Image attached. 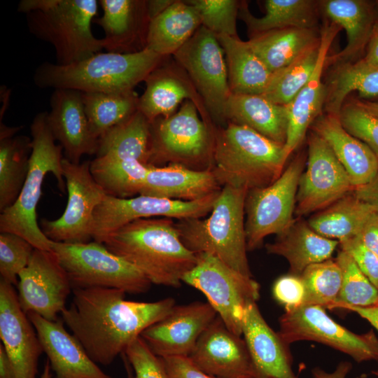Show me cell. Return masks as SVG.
Masks as SVG:
<instances>
[{
	"label": "cell",
	"mask_w": 378,
	"mask_h": 378,
	"mask_svg": "<svg viewBox=\"0 0 378 378\" xmlns=\"http://www.w3.org/2000/svg\"><path fill=\"white\" fill-rule=\"evenodd\" d=\"M305 164L298 154L270 185L248 190L245 200L248 251L259 248L265 238L279 235L293 222L299 181Z\"/></svg>",
	"instance_id": "11"
},
{
	"label": "cell",
	"mask_w": 378,
	"mask_h": 378,
	"mask_svg": "<svg viewBox=\"0 0 378 378\" xmlns=\"http://www.w3.org/2000/svg\"><path fill=\"white\" fill-rule=\"evenodd\" d=\"M34 248L16 234L0 232L1 279L18 286V275L28 265Z\"/></svg>",
	"instance_id": "46"
},
{
	"label": "cell",
	"mask_w": 378,
	"mask_h": 378,
	"mask_svg": "<svg viewBox=\"0 0 378 378\" xmlns=\"http://www.w3.org/2000/svg\"><path fill=\"white\" fill-rule=\"evenodd\" d=\"M338 117L343 127L365 143L378 158V117L368 112L357 99L344 104Z\"/></svg>",
	"instance_id": "47"
},
{
	"label": "cell",
	"mask_w": 378,
	"mask_h": 378,
	"mask_svg": "<svg viewBox=\"0 0 378 378\" xmlns=\"http://www.w3.org/2000/svg\"><path fill=\"white\" fill-rule=\"evenodd\" d=\"M218 316L209 302L175 305L141 335L160 358L189 357L204 331Z\"/></svg>",
	"instance_id": "18"
},
{
	"label": "cell",
	"mask_w": 378,
	"mask_h": 378,
	"mask_svg": "<svg viewBox=\"0 0 378 378\" xmlns=\"http://www.w3.org/2000/svg\"><path fill=\"white\" fill-rule=\"evenodd\" d=\"M160 358L169 378H214L197 368L188 357Z\"/></svg>",
	"instance_id": "51"
},
{
	"label": "cell",
	"mask_w": 378,
	"mask_h": 378,
	"mask_svg": "<svg viewBox=\"0 0 378 378\" xmlns=\"http://www.w3.org/2000/svg\"><path fill=\"white\" fill-rule=\"evenodd\" d=\"M197 11L202 26L216 36L227 35L238 37L236 27L239 3L234 0L187 1Z\"/></svg>",
	"instance_id": "45"
},
{
	"label": "cell",
	"mask_w": 378,
	"mask_h": 378,
	"mask_svg": "<svg viewBox=\"0 0 378 378\" xmlns=\"http://www.w3.org/2000/svg\"><path fill=\"white\" fill-rule=\"evenodd\" d=\"M85 111L97 139L138 110L134 90L125 92H82Z\"/></svg>",
	"instance_id": "41"
},
{
	"label": "cell",
	"mask_w": 378,
	"mask_h": 378,
	"mask_svg": "<svg viewBox=\"0 0 378 378\" xmlns=\"http://www.w3.org/2000/svg\"><path fill=\"white\" fill-rule=\"evenodd\" d=\"M197 109L193 101L187 99L172 115L150 122L148 164H178L196 171L211 170L215 127L200 118Z\"/></svg>",
	"instance_id": "8"
},
{
	"label": "cell",
	"mask_w": 378,
	"mask_h": 378,
	"mask_svg": "<svg viewBox=\"0 0 378 378\" xmlns=\"http://www.w3.org/2000/svg\"><path fill=\"white\" fill-rule=\"evenodd\" d=\"M221 188L211 170L196 171L178 164L150 165L139 195L195 201Z\"/></svg>",
	"instance_id": "27"
},
{
	"label": "cell",
	"mask_w": 378,
	"mask_h": 378,
	"mask_svg": "<svg viewBox=\"0 0 378 378\" xmlns=\"http://www.w3.org/2000/svg\"><path fill=\"white\" fill-rule=\"evenodd\" d=\"M352 368L350 362H340L332 372H328L319 367H316L312 370L313 378H346Z\"/></svg>",
	"instance_id": "54"
},
{
	"label": "cell",
	"mask_w": 378,
	"mask_h": 378,
	"mask_svg": "<svg viewBox=\"0 0 378 378\" xmlns=\"http://www.w3.org/2000/svg\"><path fill=\"white\" fill-rule=\"evenodd\" d=\"M220 191L195 201L146 195L118 198L106 195L93 214L92 239L102 244L110 234L140 218L155 216L175 220L204 218L211 212Z\"/></svg>",
	"instance_id": "14"
},
{
	"label": "cell",
	"mask_w": 378,
	"mask_h": 378,
	"mask_svg": "<svg viewBox=\"0 0 378 378\" xmlns=\"http://www.w3.org/2000/svg\"><path fill=\"white\" fill-rule=\"evenodd\" d=\"M62 168L68 192L66 209L57 219L41 220L40 227L52 241L90 242L94 211L106 193L93 178L90 161L76 164L63 158Z\"/></svg>",
	"instance_id": "15"
},
{
	"label": "cell",
	"mask_w": 378,
	"mask_h": 378,
	"mask_svg": "<svg viewBox=\"0 0 378 378\" xmlns=\"http://www.w3.org/2000/svg\"><path fill=\"white\" fill-rule=\"evenodd\" d=\"M341 29L332 22L323 26L320 32L316 66L307 83L287 105L288 125L285 150L288 157L300 145L308 128L322 114L326 99V85L322 82V74L330 47Z\"/></svg>",
	"instance_id": "24"
},
{
	"label": "cell",
	"mask_w": 378,
	"mask_h": 378,
	"mask_svg": "<svg viewBox=\"0 0 378 378\" xmlns=\"http://www.w3.org/2000/svg\"><path fill=\"white\" fill-rule=\"evenodd\" d=\"M27 315L36 330L54 378H112L66 330L62 318L52 321L35 313Z\"/></svg>",
	"instance_id": "22"
},
{
	"label": "cell",
	"mask_w": 378,
	"mask_h": 378,
	"mask_svg": "<svg viewBox=\"0 0 378 378\" xmlns=\"http://www.w3.org/2000/svg\"><path fill=\"white\" fill-rule=\"evenodd\" d=\"M134 378H169L162 359L156 356L141 337L125 351Z\"/></svg>",
	"instance_id": "48"
},
{
	"label": "cell",
	"mask_w": 378,
	"mask_h": 378,
	"mask_svg": "<svg viewBox=\"0 0 378 378\" xmlns=\"http://www.w3.org/2000/svg\"><path fill=\"white\" fill-rule=\"evenodd\" d=\"M174 1L170 0H152L146 1V10L149 20L158 16L164 11Z\"/></svg>",
	"instance_id": "57"
},
{
	"label": "cell",
	"mask_w": 378,
	"mask_h": 378,
	"mask_svg": "<svg viewBox=\"0 0 378 378\" xmlns=\"http://www.w3.org/2000/svg\"><path fill=\"white\" fill-rule=\"evenodd\" d=\"M352 193L356 198L372 206L378 214V171L370 181L354 188Z\"/></svg>",
	"instance_id": "52"
},
{
	"label": "cell",
	"mask_w": 378,
	"mask_h": 378,
	"mask_svg": "<svg viewBox=\"0 0 378 378\" xmlns=\"http://www.w3.org/2000/svg\"><path fill=\"white\" fill-rule=\"evenodd\" d=\"M150 147V122L137 110L99 139L96 158L134 160L148 164Z\"/></svg>",
	"instance_id": "35"
},
{
	"label": "cell",
	"mask_w": 378,
	"mask_h": 378,
	"mask_svg": "<svg viewBox=\"0 0 378 378\" xmlns=\"http://www.w3.org/2000/svg\"><path fill=\"white\" fill-rule=\"evenodd\" d=\"M102 244L160 286H181L197 262V255L183 244L171 218L135 220L110 234Z\"/></svg>",
	"instance_id": "2"
},
{
	"label": "cell",
	"mask_w": 378,
	"mask_h": 378,
	"mask_svg": "<svg viewBox=\"0 0 378 378\" xmlns=\"http://www.w3.org/2000/svg\"><path fill=\"white\" fill-rule=\"evenodd\" d=\"M99 5L97 0H22L18 10L25 13L29 32L54 47L56 64L65 66L103 49L91 29Z\"/></svg>",
	"instance_id": "5"
},
{
	"label": "cell",
	"mask_w": 378,
	"mask_h": 378,
	"mask_svg": "<svg viewBox=\"0 0 378 378\" xmlns=\"http://www.w3.org/2000/svg\"><path fill=\"white\" fill-rule=\"evenodd\" d=\"M120 356L122 359L123 365L127 373V378H134L132 366L128 361L126 356L125 355V354H122Z\"/></svg>",
	"instance_id": "60"
},
{
	"label": "cell",
	"mask_w": 378,
	"mask_h": 378,
	"mask_svg": "<svg viewBox=\"0 0 378 378\" xmlns=\"http://www.w3.org/2000/svg\"><path fill=\"white\" fill-rule=\"evenodd\" d=\"M174 55L187 71L207 113L214 122L226 124V105L232 93L225 52L216 36L201 25Z\"/></svg>",
	"instance_id": "12"
},
{
	"label": "cell",
	"mask_w": 378,
	"mask_h": 378,
	"mask_svg": "<svg viewBox=\"0 0 378 378\" xmlns=\"http://www.w3.org/2000/svg\"><path fill=\"white\" fill-rule=\"evenodd\" d=\"M47 122L55 139L62 147L65 158L78 164L85 155H96L99 139L92 134L85 111L82 92L56 89L50 97Z\"/></svg>",
	"instance_id": "21"
},
{
	"label": "cell",
	"mask_w": 378,
	"mask_h": 378,
	"mask_svg": "<svg viewBox=\"0 0 378 378\" xmlns=\"http://www.w3.org/2000/svg\"><path fill=\"white\" fill-rule=\"evenodd\" d=\"M46 112L38 113L31 125V152L29 170L15 203L0 214V232L16 234L35 248L52 251V241L41 230L37 222L36 208L41 196L46 175L52 174L59 189L64 191L62 147L55 139L47 122Z\"/></svg>",
	"instance_id": "7"
},
{
	"label": "cell",
	"mask_w": 378,
	"mask_h": 378,
	"mask_svg": "<svg viewBox=\"0 0 378 378\" xmlns=\"http://www.w3.org/2000/svg\"><path fill=\"white\" fill-rule=\"evenodd\" d=\"M305 288L304 304L331 309L342 285V274L335 259L312 264L301 274Z\"/></svg>",
	"instance_id": "44"
},
{
	"label": "cell",
	"mask_w": 378,
	"mask_h": 378,
	"mask_svg": "<svg viewBox=\"0 0 378 378\" xmlns=\"http://www.w3.org/2000/svg\"><path fill=\"white\" fill-rule=\"evenodd\" d=\"M274 298L289 312L304 304L305 288L300 276L291 274L279 277L272 286Z\"/></svg>",
	"instance_id": "49"
},
{
	"label": "cell",
	"mask_w": 378,
	"mask_h": 378,
	"mask_svg": "<svg viewBox=\"0 0 378 378\" xmlns=\"http://www.w3.org/2000/svg\"><path fill=\"white\" fill-rule=\"evenodd\" d=\"M339 241L315 232L302 220H295L274 242L265 245L267 252L286 259L290 274L300 276L309 265L330 259Z\"/></svg>",
	"instance_id": "28"
},
{
	"label": "cell",
	"mask_w": 378,
	"mask_h": 378,
	"mask_svg": "<svg viewBox=\"0 0 378 378\" xmlns=\"http://www.w3.org/2000/svg\"><path fill=\"white\" fill-rule=\"evenodd\" d=\"M344 309L356 313L378 331V305L369 307H347ZM374 374L378 377V372Z\"/></svg>",
	"instance_id": "56"
},
{
	"label": "cell",
	"mask_w": 378,
	"mask_h": 378,
	"mask_svg": "<svg viewBox=\"0 0 378 378\" xmlns=\"http://www.w3.org/2000/svg\"><path fill=\"white\" fill-rule=\"evenodd\" d=\"M226 125L249 127L280 144L286 141L288 106L273 103L262 94H231L225 109Z\"/></svg>",
	"instance_id": "29"
},
{
	"label": "cell",
	"mask_w": 378,
	"mask_h": 378,
	"mask_svg": "<svg viewBox=\"0 0 378 378\" xmlns=\"http://www.w3.org/2000/svg\"><path fill=\"white\" fill-rule=\"evenodd\" d=\"M279 334L288 345L313 341L351 356L355 361L378 362V337L373 330L356 334L335 321L318 305H303L279 318Z\"/></svg>",
	"instance_id": "13"
},
{
	"label": "cell",
	"mask_w": 378,
	"mask_h": 378,
	"mask_svg": "<svg viewBox=\"0 0 378 378\" xmlns=\"http://www.w3.org/2000/svg\"><path fill=\"white\" fill-rule=\"evenodd\" d=\"M311 128L328 144L354 188L365 184L376 174L378 158L365 143L343 127L338 116L322 113Z\"/></svg>",
	"instance_id": "26"
},
{
	"label": "cell",
	"mask_w": 378,
	"mask_h": 378,
	"mask_svg": "<svg viewBox=\"0 0 378 378\" xmlns=\"http://www.w3.org/2000/svg\"><path fill=\"white\" fill-rule=\"evenodd\" d=\"M265 13L254 16L241 3L238 17L246 24L250 36L286 28L315 29L318 2L312 0H267Z\"/></svg>",
	"instance_id": "34"
},
{
	"label": "cell",
	"mask_w": 378,
	"mask_h": 378,
	"mask_svg": "<svg viewBox=\"0 0 378 378\" xmlns=\"http://www.w3.org/2000/svg\"><path fill=\"white\" fill-rule=\"evenodd\" d=\"M52 251L66 272L72 289L108 288L139 294L147 292L152 284L134 266L102 243L52 241Z\"/></svg>",
	"instance_id": "9"
},
{
	"label": "cell",
	"mask_w": 378,
	"mask_h": 378,
	"mask_svg": "<svg viewBox=\"0 0 378 378\" xmlns=\"http://www.w3.org/2000/svg\"><path fill=\"white\" fill-rule=\"evenodd\" d=\"M70 305L61 313L64 325L97 365H111L148 327L176 305L172 298L155 302L125 299L116 288L73 289Z\"/></svg>",
	"instance_id": "1"
},
{
	"label": "cell",
	"mask_w": 378,
	"mask_h": 378,
	"mask_svg": "<svg viewBox=\"0 0 378 378\" xmlns=\"http://www.w3.org/2000/svg\"><path fill=\"white\" fill-rule=\"evenodd\" d=\"M164 57L145 48L132 53L97 52L69 65L44 62L34 75L41 88L85 92H125L158 67Z\"/></svg>",
	"instance_id": "3"
},
{
	"label": "cell",
	"mask_w": 378,
	"mask_h": 378,
	"mask_svg": "<svg viewBox=\"0 0 378 378\" xmlns=\"http://www.w3.org/2000/svg\"><path fill=\"white\" fill-rule=\"evenodd\" d=\"M50 363L46 360L40 378H52Z\"/></svg>",
	"instance_id": "61"
},
{
	"label": "cell",
	"mask_w": 378,
	"mask_h": 378,
	"mask_svg": "<svg viewBox=\"0 0 378 378\" xmlns=\"http://www.w3.org/2000/svg\"><path fill=\"white\" fill-rule=\"evenodd\" d=\"M216 37L225 52L231 93L262 94L273 73L248 41L227 35Z\"/></svg>",
	"instance_id": "32"
},
{
	"label": "cell",
	"mask_w": 378,
	"mask_h": 378,
	"mask_svg": "<svg viewBox=\"0 0 378 378\" xmlns=\"http://www.w3.org/2000/svg\"><path fill=\"white\" fill-rule=\"evenodd\" d=\"M0 338L17 378H36L43 350L36 330L21 309L14 286L0 280Z\"/></svg>",
	"instance_id": "20"
},
{
	"label": "cell",
	"mask_w": 378,
	"mask_h": 378,
	"mask_svg": "<svg viewBox=\"0 0 378 378\" xmlns=\"http://www.w3.org/2000/svg\"><path fill=\"white\" fill-rule=\"evenodd\" d=\"M144 81L146 90L139 98L138 110L149 122L172 115L184 99L193 101L198 108L202 106L192 83L169 68L160 65Z\"/></svg>",
	"instance_id": "31"
},
{
	"label": "cell",
	"mask_w": 378,
	"mask_h": 378,
	"mask_svg": "<svg viewBox=\"0 0 378 378\" xmlns=\"http://www.w3.org/2000/svg\"><path fill=\"white\" fill-rule=\"evenodd\" d=\"M363 58L368 63L378 68V20H376Z\"/></svg>",
	"instance_id": "55"
},
{
	"label": "cell",
	"mask_w": 378,
	"mask_h": 378,
	"mask_svg": "<svg viewBox=\"0 0 378 378\" xmlns=\"http://www.w3.org/2000/svg\"><path fill=\"white\" fill-rule=\"evenodd\" d=\"M307 138V169L300 176L296 195L295 213L299 216L329 206L354 188L326 141L313 131Z\"/></svg>",
	"instance_id": "16"
},
{
	"label": "cell",
	"mask_w": 378,
	"mask_h": 378,
	"mask_svg": "<svg viewBox=\"0 0 378 378\" xmlns=\"http://www.w3.org/2000/svg\"><path fill=\"white\" fill-rule=\"evenodd\" d=\"M357 100L360 105H361L368 112L378 117V102H370L368 100Z\"/></svg>",
	"instance_id": "59"
},
{
	"label": "cell",
	"mask_w": 378,
	"mask_h": 378,
	"mask_svg": "<svg viewBox=\"0 0 378 378\" xmlns=\"http://www.w3.org/2000/svg\"><path fill=\"white\" fill-rule=\"evenodd\" d=\"M201 25L199 14L192 5L174 1L150 22L146 48L164 57L174 54Z\"/></svg>",
	"instance_id": "33"
},
{
	"label": "cell",
	"mask_w": 378,
	"mask_h": 378,
	"mask_svg": "<svg viewBox=\"0 0 378 378\" xmlns=\"http://www.w3.org/2000/svg\"><path fill=\"white\" fill-rule=\"evenodd\" d=\"M197 255L195 266L182 281L201 291L227 328L242 335L246 307L260 298V284L209 253Z\"/></svg>",
	"instance_id": "10"
},
{
	"label": "cell",
	"mask_w": 378,
	"mask_h": 378,
	"mask_svg": "<svg viewBox=\"0 0 378 378\" xmlns=\"http://www.w3.org/2000/svg\"><path fill=\"white\" fill-rule=\"evenodd\" d=\"M374 209L352 192L312 216L309 225L319 234L339 241L356 237Z\"/></svg>",
	"instance_id": "38"
},
{
	"label": "cell",
	"mask_w": 378,
	"mask_h": 378,
	"mask_svg": "<svg viewBox=\"0 0 378 378\" xmlns=\"http://www.w3.org/2000/svg\"><path fill=\"white\" fill-rule=\"evenodd\" d=\"M150 164L134 160L95 158L90 172L107 195L131 198L140 195Z\"/></svg>",
	"instance_id": "40"
},
{
	"label": "cell",
	"mask_w": 378,
	"mask_h": 378,
	"mask_svg": "<svg viewBox=\"0 0 378 378\" xmlns=\"http://www.w3.org/2000/svg\"><path fill=\"white\" fill-rule=\"evenodd\" d=\"M320 41L284 68L274 72L262 95L279 105L289 104L310 78L318 61Z\"/></svg>",
	"instance_id": "42"
},
{
	"label": "cell",
	"mask_w": 378,
	"mask_h": 378,
	"mask_svg": "<svg viewBox=\"0 0 378 378\" xmlns=\"http://www.w3.org/2000/svg\"><path fill=\"white\" fill-rule=\"evenodd\" d=\"M18 298L22 311L57 321L73 290L69 277L52 251L34 248L18 275Z\"/></svg>",
	"instance_id": "17"
},
{
	"label": "cell",
	"mask_w": 378,
	"mask_h": 378,
	"mask_svg": "<svg viewBox=\"0 0 378 378\" xmlns=\"http://www.w3.org/2000/svg\"><path fill=\"white\" fill-rule=\"evenodd\" d=\"M337 64L326 85L324 108L327 113L339 116L346 96L352 91L366 99L378 97V68L364 59Z\"/></svg>",
	"instance_id": "37"
},
{
	"label": "cell",
	"mask_w": 378,
	"mask_h": 378,
	"mask_svg": "<svg viewBox=\"0 0 378 378\" xmlns=\"http://www.w3.org/2000/svg\"><path fill=\"white\" fill-rule=\"evenodd\" d=\"M0 378H17L12 363L1 344H0Z\"/></svg>",
	"instance_id": "58"
},
{
	"label": "cell",
	"mask_w": 378,
	"mask_h": 378,
	"mask_svg": "<svg viewBox=\"0 0 378 378\" xmlns=\"http://www.w3.org/2000/svg\"><path fill=\"white\" fill-rule=\"evenodd\" d=\"M335 260L342 274L339 295L331 309L378 305V288L360 270L351 257L340 249Z\"/></svg>",
	"instance_id": "43"
},
{
	"label": "cell",
	"mask_w": 378,
	"mask_h": 378,
	"mask_svg": "<svg viewBox=\"0 0 378 378\" xmlns=\"http://www.w3.org/2000/svg\"><path fill=\"white\" fill-rule=\"evenodd\" d=\"M341 250L348 253L360 270L378 288V255L356 236L339 241Z\"/></svg>",
	"instance_id": "50"
},
{
	"label": "cell",
	"mask_w": 378,
	"mask_h": 378,
	"mask_svg": "<svg viewBox=\"0 0 378 378\" xmlns=\"http://www.w3.org/2000/svg\"><path fill=\"white\" fill-rule=\"evenodd\" d=\"M285 145L232 122L214 129L211 172L221 186L251 190L266 187L284 170Z\"/></svg>",
	"instance_id": "4"
},
{
	"label": "cell",
	"mask_w": 378,
	"mask_h": 378,
	"mask_svg": "<svg viewBox=\"0 0 378 378\" xmlns=\"http://www.w3.org/2000/svg\"><path fill=\"white\" fill-rule=\"evenodd\" d=\"M103 15L94 20L104 32L103 49L115 53L136 52L134 46L143 41L146 48V36L150 20L146 1L99 0Z\"/></svg>",
	"instance_id": "25"
},
{
	"label": "cell",
	"mask_w": 378,
	"mask_h": 378,
	"mask_svg": "<svg viewBox=\"0 0 378 378\" xmlns=\"http://www.w3.org/2000/svg\"><path fill=\"white\" fill-rule=\"evenodd\" d=\"M214 378H255L246 344L217 316L200 337L188 357Z\"/></svg>",
	"instance_id": "19"
},
{
	"label": "cell",
	"mask_w": 378,
	"mask_h": 378,
	"mask_svg": "<svg viewBox=\"0 0 378 378\" xmlns=\"http://www.w3.org/2000/svg\"><path fill=\"white\" fill-rule=\"evenodd\" d=\"M272 72L288 66L306 50L320 41L315 29L286 28L264 32L247 41Z\"/></svg>",
	"instance_id": "36"
},
{
	"label": "cell",
	"mask_w": 378,
	"mask_h": 378,
	"mask_svg": "<svg viewBox=\"0 0 378 378\" xmlns=\"http://www.w3.org/2000/svg\"><path fill=\"white\" fill-rule=\"evenodd\" d=\"M248 190L222 187L206 218L176 220L183 244L195 254L209 253L239 273L252 277L247 258L245 200Z\"/></svg>",
	"instance_id": "6"
},
{
	"label": "cell",
	"mask_w": 378,
	"mask_h": 378,
	"mask_svg": "<svg viewBox=\"0 0 378 378\" xmlns=\"http://www.w3.org/2000/svg\"><path fill=\"white\" fill-rule=\"evenodd\" d=\"M377 6H378V1H377Z\"/></svg>",
	"instance_id": "62"
},
{
	"label": "cell",
	"mask_w": 378,
	"mask_h": 378,
	"mask_svg": "<svg viewBox=\"0 0 378 378\" xmlns=\"http://www.w3.org/2000/svg\"><path fill=\"white\" fill-rule=\"evenodd\" d=\"M323 12L332 22L346 31L347 43L326 63L341 64L352 59L363 51L368 43L376 22L371 4L365 0H327L321 1Z\"/></svg>",
	"instance_id": "30"
},
{
	"label": "cell",
	"mask_w": 378,
	"mask_h": 378,
	"mask_svg": "<svg viewBox=\"0 0 378 378\" xmlns=\"http://www.w3.org/2000/svg\"><path fill=\"white\" fill-rule=\"evenodd\" d=\"M357 237L378 255V214L374 213L367 220Z\"/></svg>",
	"instance_id": "53"
},
{
	"label": "cell",
	"mask_w": 378,
	"mask_h": 378,
	"mask_svg": "<svg viewBox=\"0 0 378 378\" xmlns=\"http://www.w3.org/2000/svg\"><path fill=\"white\" fill-rule=\"evenodd\" d=\"M31 152V139L12 136L0 139V211L16 201L25 181Z\"/></svg>",
	"instance_id": "39"
},
{
	"label": "cell",
	"mask_w": 378,
	"mask_h": 378,
	"mask_svg": "<svg viewBox=\"0 0 378 378\" xmlns=\"http://www.w3.org/2000/svg\"><path fill=\"white\" fill-rule=\"evenodd\" d=\"M242 335L255 378H298L293 369L289 345L267 324L256 303L246 309Z\"/></svg>",
	"instance_id": "23"
}]
</instances>
